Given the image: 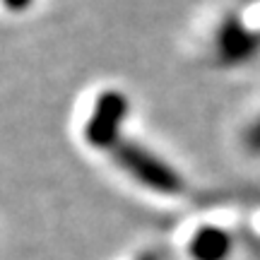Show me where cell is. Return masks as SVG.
<instances>
[{"instance_id": "7", "label": "cell", "mask_w": 260, "mask_h": 260, "mask_svg": "<svg viewBox=\"0 0 260 260\" xmlns=\"http://www.w3.org/2000/svg\"><path fill=\"white\" fill-rule=\"evenodd\" d=\"M140 260H161V255H159V253H145V255H140Z\"/></svg>"}, {"instance_id": "5", "label": "cell", "mask_w": 260, "mask_h": 260, "mask_svg": "<svg viewBox=\"0 0 260 260\" xmlns=\"http://www.w3.org/2000/svg\"><path fill=\"white\" fill-rule=\"evenodd\" d=\"M243 145H246V149H248V152L260 154V118L253 123L251 128L246 130V135H243Z\"/></svg>"}, {"instance_id": "2", "label": "cell", "mask_w": 260, "mask_h": 260, "mask_svg": "<svg viewBox=\"0 0 260 260\" xmlns=\"http://www.w3.org/2000/svg\"><path fill=\"white\" fill-rule=\"evenodd\" d=\"M128 116V99L118 89H106L99 94L94 111L87 121L84 138L92 147L116 149L121 145V128Z\"/></svg>"}, {"instance_id": "3", "label": "cell", "mask_w": 260, "mask_h": 260, "mask_svg": "<svg viewBox=\"0 0 260 260\" xmlns=\"http://www.w3.org/2000/svg\"><path fill=\"white\" fill-rule=\"evenodd\" d=\"M260 51V37L255 31L243 27V22L236 15L222 22L217 31V53L224 65H241L255 58Z\"/></svg>"}, {"instance_id": "4", "label": "cell", "mask_w": 260, "mask_h": 260, "mask_svg": "<svg viewBox=\"0 0 260 260\" xmlns=\"http://www.w3.org/2000/svg\"><path fill=\"white\" fill-rule=\"evenodd\" d=\"M188 248L195 260H226L232 253V236L219 226H203L195 232Z\"/></svg>"}, {"instance_id": "1", "label": "cell", "mask_w": 260, "mask_h": 260, "mask_svg": "<svg viewBox=\"0 0 260 260\" xmlns=\"http://www.w3.org/2000/svg\"><path fill=\"white\" fill-rule=\"evenodd\" d=\"M113 159L145 188H152L161 195H178L183 190V178L178 176L176 169H171L167 161L135 142H121L113 149Z\"/></svg>"}, {"instance_id": "6", "label": "cell", "mask_w": 260, "mask_h": 260, "mask_svg": "<svg viewBox=\"0 0 260 260\" xmlns=\"http://www.w3.org/2000/svg\"><path fill=\"white\" fill-rule=\"evenodd\" d=\"M31 3H34V0H3V5H5L10 12H24Z\"/></svg>"}]
</instances>
